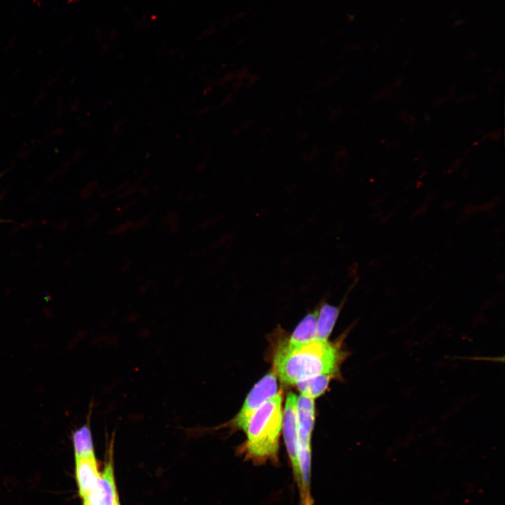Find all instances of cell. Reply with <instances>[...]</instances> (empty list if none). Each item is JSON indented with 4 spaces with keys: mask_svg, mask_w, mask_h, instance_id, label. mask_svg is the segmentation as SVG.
<instances>
[{
    "mask_svg": "<svg viewBox=\"0 0 505 505\" xmlns=\"http://www.w3.org/2000/svg\"><path fill=\"white\" fill-rule=\"evenodd\" d=\"M340 343L316 339L306 344L282 346L274 358V371L284 384H296L318 375L337 377L349 354Z\"/></svg>",
    "mask_w": 505,
    "mask_h": 505,
    "instance_id": "6da1fadb",
    "label": "cell"
},
{
    "mask_svg": "<svg viewBox=\"0 0 505 505\" xmlns=\"http://www.w3.org/2000/svg\"><path fill=\"white\" fill-rule=\"evenodd\" d=\"M282 392L267 400L252 415L246 429V440L238 450L245 460L261 465L278 462L282 429Z\"/></svg>",
    "mask_w": 505,
    "mask_h": 505,
    "instance_id": "7a4b0ae2",
    "label": "cell"
},
{
    "mask_svg": "<svg viewBox=\"0 0 505 505\" xmlns=\"http://www.w3.org/2000/svg\"><path fill=\"white\" fill-rule=\"evenodd\" d=\"M277 376L273 370L265 375L250 390L236 415L227 426L233 430L246 431L254 413L269 399L277 393Z\"/></svg>",
    "mask_w": 505,
    "mask_h": 505,
    "instance_id": "3957f363",
    "label": "cell"
},
{
    "mask_svg": "<svg viewBox=\"0 0 505 505\" xmlns=\"http://www.w3.org/2000/svg\"><path fill=\"white\" fill-rule=\"evenodd\" d=\"M297 396L288 394L282 418V427L287 452L291 462L297 485L299 483V470L297 459L298 435L296 417Z\"/></svg>",
    "mask_w": 505,
    "mask_h": 505,
    "instance_id": "277c9868",
    "label": "cell"
},
{
    "mask_svg": "<svg viewBox=\"0 0 505 505\" xmlns=\"http://www.w3.org/2000/svg\"><path fill=\"white\" fill-rule=\"evenodd\" d=\"M83 500L84 505H116L119 502L111 461L100 473L95 489Z\"/></svg>",
    "mask_w": 505,
    "mask_h": 505,
    "instance_id": "5b68a950",
    "label": "cell"
},
{
    "mask_svg": "<svg viewBox=\"0 0 505 505\" xmlns=\"http://www.w3.org/2000/svg\"><path fill=\"white\" fill-rule=\"evenodd\" d=\"M296 417L298 446L311 447L315 420L314 399L300 395L297 398Z\"/></svg>",
    "mask_w": 505,
    "mask_h": 505,
    "instance_id": "8992f818",
    "label": "cell"
},
{
    "mask_svg": "<svg viewBox=\"0 0 505 505\" xmlns=\"http://www.w3.org/2000/svg\"><path fill=\"white\" fill-rule=\"evenodd\" d=\"M76 475L79 494L85 499L95 489L100 476L95 455L76 458Z\"/></svg>",
    "mask_w": 505,
    "mask_h": 505,
    "instance_id": "52a82bcc",
    "label": "cell"
},
{
    "mask_svg": "<svg viewBox=\"0 0 505 505\" xmlns=\"http://www.w3.org/2000/svg\"><path fill=\"white\" fill-rule=\"evenodd\" d=\"M346 295L339 306H333L324 301L317 309V338L328 340L346 300Z\"/></svg>",
    "mask_w": 505,
    "mask_h": 505,
    "instance_id": "ba28073f",
    "label": "cell"
},
{
    "mask_svg": "<svg viewBox=\"0 0 505 505\" xmlns=\"http://www.w3.org/2000/svg\"><path fill=\"white\" fill-rule=\"evenodd\" d=\"M317 309L308 313L297 324L286 344L296 346L317 339Z\"/></svg>",
    "mask_w": 505,
    "mask_h": 505,
    "instance_id": "9c48e42d",
    "label": "cell"
},
{
    "mask_svg": "<svg viewBox=\"0 0 505 505\" xmlns=\"http://www.w3.org/2000/svg\"><path fill=\"white\" fill-rule=\"evenodd\" d=\"M332 377L330 375H318L302 380L296 385L302 395L314 399L325 391Z\"/></svg>",
    "mask_w": 505,
    "mask_h": 505,
    "instance_id": "30bf717a",
    "label": "cell"
},
{
    "mask_svg": "<svg viewBox=\"0 0 505 505\" xmlns=\"http://www.w3.org/2000/svg\"><path fill=\"white\" fill-rule=\"evenodd\" d=\"M72 440L76 458L95 455L89 425L85 424L76 430Z\"/></svg>",
    "mask_w": 505,
    "mask_h": 505,
    "instance_id": "8fae6325",
    "label": "cell"
},
{
    "mask_svg": "<svg viewBox=\"0 0 505 505\" xmlns=\"http://www.w3.org/2000/svg\"><path fill=\"white\" fill-rule=\"evenodd\" d=\"M161 229L168 227L173 234H176L180 229L179 215L175 211L167 213L161 222Z\"/></svg>",
    "mask_w": 505,
    "mask_h": 505,
    "instance_id": "7c38bea8",
    "label": "cell"
},
{
    "mask_svg": "<svg viewBox=\"0 0 505 505\" xmlns=\"http://www.w3.org/2000/svg\"><path fill=\"white\" fill-rule=\"evenodd\" d=\"M134 221L132 220H127L124 222H121L113 227H112L108 234L111 236H121L127 234L129 231L132 230Z\"/></svg>",
    "mask_w": 505,
    "mask_h": 505,
    "instance_id": "4fadbf2b",
    "label": "cell"
},
{
    "mask_svg": "<svg viewBox=\"0 0 505 505\" xmlns=\"http://www.w3.org/2000/svg\"><path fill=\"white\" fill-rule=\"evenodd\" d=\"M151 216H152V214L149 213V214L141 217L136 222H134L131 231H138L139 229L146 227L150 221Z\"/></svg>",
    "mask_w": 505,
    "mask_h": 505,
    "instance_id": "5bb4252c",
    "label": "cell"
},
{
    "mask_svg": "<svg viewBox=\"0 0 505 505\" xmlns=\"http://www.w3.org/2000/svg\"><path fill=\"white\" fill-rule=\"evenodd\" d=\"M135 202H136L135 200H131L129 202L125 203L123 205H121V206L117 207L116 208L117 215L123 213L125 211H126L127 210H128L130 208H131L132 206H133L135 205Z\"/></svg>",
    "mask_w": 505,
    "mask_h": 505,
    "instance_id": "9a60e30c",
    "label": "cell"
},
{
    "mask_svg": "<svg viewBox=\"0 0 505 505\" xmlns=\"http://www.w3.org/2000/svg\"><path fill=\"white\" fill-rule=\"evenodd\" d=\"M151 285H152V282L149 281L140 285L138 288L140 292H141V293L147 292V290L150 288Z\"/></svg>",
    "mask_w": 505,
    "mask_h": 505,
    "instance_id": "2e32d148",
    "label": "cell"
},
{
    "mask_svg": "<svg viewBox=\"0 0 505 505\" xmlns=\"http://www.w3.org/2000/svg\"><path fill=\"white\" fill-rule=\"evenodd\" d=\"M131 267H132L131 262L128 260L122 264V266L121 267V271L122 273H126L130 270Z\"/></svg>",
    "mask_w": 505,
    "mask_h": 505,
    "instance_id": "e0dca14e",
    "label": "cell"
},
{
    "mask_svg": "<svg viewBox=\"0 0 505 505\" xmlns=\"http://www.w3.org/2000/svg\"><path fill=\"white\" fill-rule=\"evenodd\" d=\"M181 282H182V281H181V279H180V278H176V279L173 281V288H174V289L178 288L180 287V284H181Z\"/></svg>",
    "mask_w": 505,
    "mask_h": 505,
    "instance_id": "ac0fdd59",
    "label": "cell"
},
{
    "mask_svg": "<svg viewBox=\"0 0 505 505\" xmlns=\"http://www.w3.org/2000/svg\"><path fill=\"white\" fill-rule=\"evenodd\" d=\"M1 175H0V178H1ZM8 222V221L0 219V223H4V222Z\"/></svg>",
    "mask_w": 505,
    "mask_h": 505,
    "instance_id": "d6986e66",
    "label": "cell"
},
{
    "mask_svg": "<svg viewBox=\"0 0 505 505\" xmlns=\"http://www.w3.org/2000/svg\"><path fill=\"white\" fill-rule=\"evenodd\" d=\"M457 22H458V23H455V24H454L455 25H462V24H463V21H457Z\"/></svg>",
    "mask_w": 505,
    "mask_h": 505,
    "instance_id": "ffe728a7",
    "label": "cell"
},
{
    "mask_svg": "<svg viewBox=\"0 0 505 505\" xmlns=\"http://www.w3.org/2000/svg\"><path fill=\"white\" fill-rule=\"evenodd\" d=\"M116 505H120V504H119V502L116 503Z\"/></svg>",
    "mask_w": 505,
    "mask_h": 505,
    "instance_id": "44dd1931",
    "label": "cell"
}]
</instances>
